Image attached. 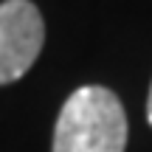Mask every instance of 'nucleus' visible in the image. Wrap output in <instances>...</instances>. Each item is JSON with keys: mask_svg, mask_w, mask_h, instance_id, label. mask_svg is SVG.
I'll list each match as a JSON object with an SVG mask.
<instances>
[{"mask_svg": "<svg viewBox=\"0 0 152 152\" xmlns=\"http://www.w3.org/2000/svg\"><path fill=\"white\" fill-rule=\"evenodd\" d=\"M127 115L110 87L85 85L68 96L54 127V152H124Z\"/></svg>", "mask_w": 152, "mask_h": 152, "instance_id": "obj_1", "label": "nucleus"}, {"mask_svg": "<svg viewBox=\"0 0 152 152\" xmlns=\"http://www.w3.org/2000/svg\"><path fill=\"white\" fill-rule=\"evenodd\" d=\"M45 42V23L31 0L0 3V85L17 82L37 62Z\"/></svg>", "mask_w": 152, "mask_h": 152, "instance_id": "obj_2", "label": "nucleus"}, {"mask_svg": "<svg viewBox=\"0 0 152 152\" xmlns=\"http://www.w3.org/2000/svg\"><path fill=\"white\" fill-rule=\"evenodd\" d=\"M147 121L152 127V87H149V99H147Z\"/></svg>", "mask_w": 152, "mask_h": 152, "instance_id": "obj_3", "label": "nucleus"}]
</instances>
